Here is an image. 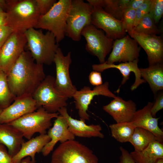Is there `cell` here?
I'll list each match as a JSON object with an SVG mask.
<instances>
[{"instance_id": "1", "label": "cell", "mask_w": 163, "mask_h": 163, "mask_svg": "<svg viewBox=\"0 0 163 163\" xmlns=\"http://www.w3.org/2000/svg\"><path fill=\"white\" fill-rule=\"evenodd\" d=\"M46 76L43 65L37 63L30 52L25 51L7 74L10 90L15 98L32 96Z\"/></svg>"}, {"instance_id": "2", "label": "cell", "mask_w": 163, "mask_h": 163, "mask_svg": "<svg viewBox=\"0 0 163 163\" xmlns=\"http://www.w3.org/2000/svg\"><path fill=\"white\" fill-rule=\"evenodd\" d=\"M5 1L6 25L13 32L24 34L29 29L35 28L40 15L35 0Z\"/></svg>"}, {"instance_id": "3", "label": "cell", "mask_w": 163, "mask_h": 163, "mask_svg": "<svg viewBox=\"0 0 163 163\" xmlns=\"http://www.w3.org/2000/svg\"><path fill=\"white\" fill-rule=\"evenodd\" d=\"M24 34L29 51L35 62L43 65L52 64L59 47L54 35L49 31L44 34L34 28L27 30Z\"/></svg>"}, {"instance_id": "4", "label": "cell", "mask_w": 163, "mask_h": 163, "mask_svg": "<svg viewBox=\"0 0 163 163\" xmlns=\"http://www.w3.org/2000/svg\"><path fill=\"white\" fill-rule=\"evenodd\" d=\"M72 0H59L46 14L40 15L35 28L45 29L54 36L57 43L64 38Z\"/></svg>"}, {"instance_id": "5", "label": "cell", "mask_w": 163, "mask_h": 163, "mask_svg": "<svg viewBox=\"0 0 163 163\" xmlns=\"http://www.w3.org/2000/svg\"><path fill=\"white\" fill-rule=\"evenodd\" d=\"M59 115L58 113H49L40 107L8 123L19 130L24 137L29 140L36 133L46 134V130L52 125V120Z\"/></svg>"}, {"instance_id": "6", "label": "cell", "mask_w": 163, "mask_h": 163, "mask_svg": "<svg viewBox=\"0 0 163 163\" xmlns=\"http://www.w3.org/2000/svg\"><path fill=\"white\" fill-rule=\"evenodd\" d=\"M93 151L75 139L61 143L52 153L51 163H98Z\"/></svg>"}, {"instance_id": "7", "label": "cell", "mask_w": 163, "mask_h": 163, "mask_svg": "<svg viewBox=\"0 0 163 163\" xmlns=\"http://www.w3.org/2000/svg\"><path fill=\"white\" fill-rule=\"evenodd\" d=\"M55 81L53 76H46L32 95L38 108L42 107L50 113H58L60 109L67 106L68 98L56 88Z\"/></svg>"}, {"instance_id": "8", "label": "cell", "mask_w": 163, "mask_h": 163, "mask_svg": "<svg viewBox=\"0 0 163 163\" xmlns=\"http://www.w3.org/2000/svg\"><path fill=\"white\" fill-rule=\"evenodd\" d=\"M93 9L92 6L83 0H72L66 21L65 35L73 41H80L84 28L91 24Z\"/></svg>"}, {"instance_id": "9", "label": "cell", "mask_w": 163, "mask_h": 163, "mask_svg": "<svg viewBox=\"0 0 163 163\" xmlns=\"http://www.w3.org/2000/svg\"><path fill=\"white\" fill-rule=\"evenodd\" d=\"M81 35L86 40V51L96 56L100 64L105 62L107 56L112 49L114 40L108 38L103 30L92 24L85 27Z\"/></svg>"}, {"instance_id": "10", "label": "cell", "mask_w": 163, "mask_h": 163, "mask_svg": "<svg viewBox=\"0 0 163 163\" xmlns=\"http://www.w3.org/2000/svg\"><path fill=\"white\" fill-rule=\"evenodd\" d=\"M71 52L64 56L59 47L55 56L54 62L56 68L55 86L62 94L68 98H71L77 90L73 84L69 74V67L72 63Z\"/></svg>"}, {"instance_id": "11", "label": "cell", "mask_w": 163, "mask_h": 163, "mask_svg": "<svg viewBox=\"0 0 163 163\" xmlns=\"http://www.w3.org/2000/svg\"><path fill=\"white\" fill-rule=\"evenodd\" d=\"M27 43L24 34L12 33L0 48V70L7 74L24 51Z\"/></svg>"}, {"instance_id": "12", "label": "cell", "mask_w": 163, "mask_h": 163, "mask_svg": "<svg viewBox=\"0 0 163 163\" xmlns=\"http://www.w3.org/2000/svg\"><path fill=\"white\" fill-rule=\"evenodd\" d=\"M99 95L113 98L117 97L109 90V83L107 82L95 86L93 89L89 87L85 86L75 92L72 97L81 120L85 122L89 120V115L87 113L89 106L94 97Z\"/></svg>"}, {"instance_id": "13", "label": "cell", "mask_w": 163, "mask_h": 163, "mask_svg": "<svg viewBox=\"0 0 163 163\" xmlns=\"http://www.w3.org/2000/svg\"><path fill=\"white\" fill-rule=\"evenodd\" d=\"M91 23L97 28L103 30L108 38L113 40L126 35L121 21L116 19L99 7H93Z\"/></svg>"}, {"instance_id": "14", "label": "cell", "mask_w": 163, "mask_h": 163, "mask_svg": "<svg viewBox=\"0 0 163 163\" xmlns=\"http://www.w3.org/2000/svg\"><path fill=\"white\" fill-rule=\"evenodd\" d=\"M112 50L105 62L108 64L132 62L139 59L140 47L135 40L126 35L114 40Z\"/></svg>"}, {"instance_id": "15", "label": "cell", "mask_w": 163, "mask_h": 163, "mask_svg": "<svg viewBox=\"0 0 163 163\" xmlns=\"http://www.w3.org/2000/svg\"><path fill=\"white\" fill-rule=\"evenodd\" d=\"M128 34L145 51L149 66L163 63V41L161 37L134 31Z\"/></svg>"}, {"instance_id": "16", "label": "cell", "mask_w": 163, "mask_h": 163, "mask_svg": "<svg viewBox=\"0 0 163 163\" xmlns=\"http://www.w3.org/2000/svg\"><path fill=\"white\" fill-rule=\"evenodd\" d=\"M37 108L32 96L16 98L9 106L2 110L0 115V124L9 123Z\"/></svg>"}, {"instance_id": "17", "label": "cell", "mask_w": 163, "mask_h": 163, "mask_svg": "<svg viewBox=\"0 0 163 163\" xmlns=\"http://www.w3.org/2000/svg\"><path fill=\"white\" fill-rule=\"evenodd\" d=\"M47 135L50 141L44 146L41 152L44 156H47L53 150L56 144L75 139V136L69 130L68 125L64 118L59 115L56 118L52 127L50 128Z\"/></svg>"}, {"instance_id": "18", "label": "cell", "mask_w": 163, "mask_h": 163, "mask_svg": "<svg viewBox=\"0 0 163 163\" xmlns=\"http://www.w3.org/2000/svg\"><path fill=\"white\" fill-rule=\"evenodd\" d=\"M58 113L66 120L69 131L75 136L83 138L98 137L103 138L102 127L98 124L87 125L81 120L74 119L69 114L66 107L60 109Z\"/></svg>"}, {"instance_id": "19", "label": "cell", "mask_w": 163, "mask_h": 163, "mask_svg": "<svg viewBox=\"0 0 163 163\" xmlns=\"http://www.w3.org/2000/svg\"><path fill=\"white\" fill-rule=\"evenodd\" d=\"M103 110L110 115L116 122H131L136 111V103L132 100L126 101L117 96L108 104L103 107Z\"/></svg>"}, {"instance_id": "20", "label": "cell", "mask_w": 163, "mask_h": 163, "mask_svg": "<svg viewBox=\"0 0 163 163\" xmlns=\"http://www.w3.org/2000/svg\"><path fill=\"white\" fill-rule=\"evenodd\" d=\"M139 59L133 61L120 63L118 64H108L106 62L102 64H94L92 66L93 71L99 72L110 68H116L120 72L123 76L121 85L124 84L129 79L130 73L133 72L135 79L134 82L131 87L132 91L136 89L140 85L146 82L142 78L139 68L138 67Z\"/></svg>"}, {"instance_id": "21", "label": "cell", "mask_w": 163, "mask_h": 163, "mask_svg": "<svg viewBox=\"0 0 163 163\" xmlns=\"http://www.w3.org/2000/svg\"><path fill=\"white\" fill-rule=\"evenodd\" d=\"M153 104V102H149L142 108L136 110L131 122L135 128H142L151 132L159 141L163 142V132L158 126L159 118L153 117L151 113Z\"/></svg>"}, {"instance_id": "22", "label": "cell", "mask_w": 163, "mask_h": 163, "mask_svg": "<svg viewBox=\"0 0 163 163\" xmlns=\"http://www.w3.org/2000/svg\"><path fill=\"white\" fill-rule=\"evenodd\" d=\"M24 136L19 130L9 123L0 124V143L6 146L12 157L20 150L24 142Z\"/></svg>"}, {"instance_id": "23", "label": "cell", "mask_w": 163, "mask_h": 163, "mask_svg": "<svg viewBox=\"0 0 163 163\" xmlns=\"http://www.w3.org/2000/svg\"><path fill=\"white\" fill-rule=\"evenodd\" d=\"M50 140L47 134H44L24 141L18 152L12 157L13 163H20L22 159L27 157L35 160L36 153L41 152L44 146Z\"/></svg>"}, {"instance_id": "24", "label": "cell", "mask_w": 163, "mask_h": 163, "mask_svg": "<svg viewBox=\"0 0 163 163\" xmlns=\"http://www.w3.org/2000/svg\"><path fill=\"white\" fill-rule=\"evenodd\" d=\"M141 78L148 82L154 96L163 89V63L149 66L145 68H139Z\"/></svg>"}, {"instance_id": "25", "label": "cell", "mask_w": 163, "mask_h": 163, "mask_svg": "<svg viewBox=\"0 0 163 163\" xmlns=\"http://www.w3.org/2000/svg\"><path fill=\"white\" fill-rule=\"evenodd\" d=\"M130 153L136 163H155L163 158V142L155 141L143 150L134 151Z\"/></svg>"}, {"instance_id": "26", "label": "cell", "mask_w": 163, "mask_h": 163, "mask_svg": "<svg viewBox=\"0 0 163 163\" xmlns=\"http://www.w3.org/2000/svg\"><path fill=\"white\" fill-rule=\"evenodd\" d=\"M93 7L102 8L115 18L121 20L122 15L129 0H87Z\"/></svg>"}, {"instance_id": "27", "label": "cell", "mask_w": 163, "mask_h": 163, "mask_svg": "<svg viewBox=\"0 0 163 163\" xmlns=\"http://www.w3.org/2000/svg\"><path fill=\"white\" fill-rule=\"evenodd\" d=\"M156 140L159 141L151 132L142 128L136 127L129 142L134 147L135 151L140 152Z\"/></svg>"}, {"instance_id": "28", "label": "cell", "mask_w": 163, "mask_h": 163, "mask_svg": "<svg viewBox=\"0 0 163 163\" xmlns=\"http://www.w3.org/2000/svg\"><path fill=\"white\" fill-rule=\"evenodd\" d=\"M109 127L112 136L121 143L129 142L135 128L131 122L116 123L110 124Z\"/></svg>"}, {"instance_id": "29", "label": "cell", "mask_w": 163, "mask_h": 163, "mask_svg": "<svg viewBox=\"0 0 163 163\" xmlns=\"http://www.w3.org/2000/svg\"><path fill=\"white\" fill-rule=\"evenodd\" d=\"M15 98L10 90L7 74L0 70V108L2 110L6 108Z\"/></svg>"}, {"instance_id": "30", "label": "cell", "mask_w": 163, "mask_h": 163, "mask_svg": "<svg viewBox=\"0 0 163 163\" xmlns=\"http://www.w3.org/2000/svg\"><path fill=\"white\" fill-rule=\"evenodd\" d=\"M136 32L149 35H157L160 31L149 14L145 15L133 29Z\"/></svg>"}, {"instance_id": "31", "label": "cell", "mask_w": 163, "mask_h": 163, "mask_svg": "<svg viewBox=\"0 0 163 163\" xmlns=\"http://www.w3.org/2000/svg\"><path fill=\"white\" fill-rule=\"evenodd\" d=\"M135 18V10L130 8H125L121 21L124 30L128 34L133 31Z\"/></svg>"}, {"instance_id": "32", "label": "cell", "mask_w": 163, "mask_h": 163, "mask_svg": "<svg viewBox=\"0 0 163 163\" xmlns=\"http://www.w3.org/2000/svg\"><path fill=\"white\" fill-rule=\"evenodd\" d=\"M149 14L153 19L155 23H158L163 14V0H151Z\"/></svg>"}, {"instance_id": "33", "label": "cell", "mask_w": 163, "mask_h": 163, "mask_svg": "<svg viewBox=\"0 0 163 163\" xmlns=\"http://www.w3.org/2000/svg\"><path fill=\"white\" fill-rule=\"evenodd\" d=\"M151 2V0H145L144 2L135 10L134 27L143 17L149 13Z\"/></svg>"}, {"instance_id": "34", "label": "cell", "mask_w": 163, "mask_h": 163, "mask_svg": "<svg viewBox=\"0 0 163 163\" xmlns=\"http://www.w3.org/2000/svg\"><path fill=\"white\" fill-rule=\"evenodd\" d=\"M40 15L47 13L57 2L56 0H35Z\"/></svg>"}, {"instance_id": "35", "label": "cell", "mask_w": 163, "mask_h": 163, "mask_svg": "<svg viewBox=\"0 0 163 163\" xmlns=\"http://www.w3.org/2000/svg\"><path fill=\"white\" fill-rule=\"evenodd\" d=\"M155 101L151 109V113L155 117L157 113L163 108V93L161 91L155 96Z\"/></svg>"}, {"instance_id": "36", "label": "cell", "mask_w": 163, "mask_h": 163, "mask_svg": "<svg viewBox=\"0 0 163 163\" xmlns=\"http://www.w3.org/2000/svg\"><path fill=\"white\" fill-rule=\"evenodd\" d=\"M13 32L12 29L6 25L0 27V48Z\"/></svg>"}, {"instance_id": "37", "label": "cell", "mask_w": 163, "mask_h": 163, "mask_svg": "<svg viewBox=\"0 0 163 163\" xmlns=\"http://www.w3.org/2000/svg\"><path fill=\"white\" fill-rule=\"evenodd\" d=\"M88 78L91 84L95 86L100 85L103 84L100 72L94 71L91 72L89 75Z\"/></svg>"}, {"instance_id": "38", "label": "cell", "mask_w": 163, "mask_h": 163, "mask_svg": "<svg viewBox=\"0 0 163 163\" xmlns=\"http://www.w3.org/2000/svg\"><path fill=\"white\" fill-rule=\"evenodd\" d=\"M120 150L121 155L119 161L117 163H136L127 150L122 146L120 147Z\"/></svg>"}, {"instance_id": "39", "label": "cell", "mask_w": 163, "mask_h": 163, "mask_svg": "<svg viewBox=\"0 0 163 163\" xmlns=\"http://www.w3.org/2000/svg\"><path fill=\"white\" fill-rule=\"evenodd\" d=\"M0 163H13L12 157L6 150L5 146L0 143Z\"/></svg>"}, {"instance_id": "40", "label": "cell", "mask_w": 163, "mask_h": 163, "mask_svg": "<svg viewBox=\"0 0 163 163\" xmlns=\"http://www.w3.org/2000/svg\"><path fill=\"white\" fill-rule=\"evenodd\" d=\"M145 0H129L126 5V8H130L136 10L144 2Z\"/></svg>"}, {"instance_id": "41", "label": "cell", "mask_w": 163, "mask_h": 163, "mask_svg": "<svg viewBox=\"0 0 163 163\" xmlns=\"http://www.w3.org/2000/svg\"><path fill=\"white\" fill-rule=\"evenodd\" d=\"M7 19L6 14L5 12H3L0 14V27L6 25Z\"/></svg>"}, {"instance_id": "42", "label": "cell", "mask_w": 163, "mask_h": 163, "mask_svg": "<svg viewBox=\"0 0 163 163\" xmlns=\"http://www.w3.org/2000/svg\"><path fill=\"white\" fill-rule=\"evenodd\" d=\"M20 163H36L35 159L33 160L30 157H26L21 161Z\"/></svg>"}, {"instance_id": "43", "label": "cell", "mask_w": 163, "mask_h": 163, "mask_svg": "<svg viewBox=\"0 0 163 163\" xmlns=\"http://www.w3.org/2000/svg\"><path fill=\"white\" fill-rule=\"evenodd\" d=\"M155 163H163V158H161L158 159Z\"/></svg>"}, {"instance_id": "44", "label": "cell", "mask_w": 163, "mask_h": 163, "mask_svg": "<svg viewBox=\"0 0 163 163\" xmlns=\"http://www.w3.org/2000/svg\"><path fill=\"white\" fill-rule=\"evenodd\" d=\"M4 10L2 8V6L0 5V14L2 12H4Z\"/></svg>"}, {"instance_id": "45", "label": "cell", "mask_w": 163, "mask_h": 163, "mask_svg": "<svg viewBox=\"0 0 163 163\" xmlns=\"http://www.w3.org/2000/svg\"><path fill=\"white\" fill-rule=\"evenodd\" d=\"M2 110L0 108V115L2 112Z\"/></svg>"}]
</instances>
